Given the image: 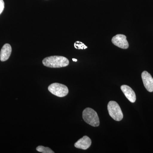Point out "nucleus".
<instances>
[{
  "mask_svg": "<svg viewBox=\"0 0 153 153\" xmlns=\"http://www.w3.org/2000/svg\"><path fill=\"white\" fill-rule=\"evenodd\" d=\"M44 66L50 68H61L69 64V61L66 57L61 56H52L46 57L42 61Z\"/></svg>",
  "mask_w": 153,
  "mask_h": 153,
  "instance_id": "f257e3e1",
  "label": "nucleus"
},
{
  "mask_svg": "<svg viewBox=\"0 0 153 153\" xmlns=\"http://www.w3.org/2000/svg\"><path fill=\"white\" fill-rule=\"evenodd\" d=\"M82 118L86 123L94 127L100 125V120L98 114L94 110L87 108L82 112Z\"/></svg>",
  "mask_w": 153,
  "mask_h": 153,
  "instance_id": "f03ea898",
  "label": "nucleus"
},
{
  "mask_svg": "<svg viewBox=\"0 0 153 153\" xmlns=\"http://www.w3.org/2000/svg\"><path fill=\"white\" fill-rule=\"evenodd\" d=\"M108 110L109 115L117 121H120L123 117L122 111L116 102L111 101L108 104Z\"/></svg>",
  "mask_w": 153,
  "mask_h": 153,
  "instance_id": "7ed1b4c3",
  "label": "nucleus"
},
{
  "mask_svg": "<svg viewBox=\"0 0 153 153\" xmlns=\"http://www.w3.org/2000/svg\"><path fill=\"white\" fill-rule=\"evenodd\" d=\"M48 90L58 97H64L68 94V89L66 85L59 83H53L49 85Z\"/></svg>",
  "mask_w": 153,
  "mask_h": 153,
  "instance_id": "20e7f679",
  "label": "nucleus"
},
{
  "mask_svg": "<svg viewBox=\"0 0 153 153\" xmlns=\"http://www.w3.org/2000/svg\"><path fill=\"white\" fill-rule=\"evenodd\" d=\"M112 43L115 46L123 49L128 48L129 44L126 39V36L123 34H117L113 37Z\"/></svg>",
  "mask_w": 153,
  "mask_h": 153,
  "instance_id": "39448f33",
  "label": "nucleus"
},
{
  "mask_svg": "<svg viewBox=\"0 0 153 153\" xmlns=\"http://www.w3.org/2000/svg\"><path fill=\"white\" fill-rule=\"evenodd\" d=\"M142 78L144 85L148 91H153V78L149 72L147 71H143L142 73Z\"/></svg>",
  "mask_w": 153,
  "mask_h": 153,
  "instance_id": "423d86ee",
  "label": "nucleus"
},
{
  "mask_svg": "<svg viewBox=\"0 0 153 153\" xmlns=\"http://www.w3.org/2000/svg\"><path fill=\"white\" fill-rule=\"evenodd\" d=\"M121 89L125 94L126 97L132 103L136 100V96L134 90L127 85H124L121 86Z\"/></svg>",
  "mask_w": 153,
  "mask_h": 153,
  "instance_id": "0eeeda50",
  "label": "nucleus"
},
{
  "mask_svg": "<svg viewBox=\"0 0 153 153\" xmlns=\"http://www.w3.org/2000/svg\"><path fill=\"white\" fill-rule=\"evenodd\" d=\"M91 144V140L89 137L84 136L74 144V146L77 149H87Z\"/></svg>",
  "mask_w": 153,
  "mask_h": 153,
  "instance_id": "6e6552de",
  "label": "nucleus"
},
{
  "mask_svg": "<svg viewBox=\"0 0 153 153\" xmlns=\"http://www.w3.org/2000/svg\"><path fill=\"white\" fill-rule=\"evenodd\" d=\"M12 52V47L10 45L6 44L3 46L0 52V60L1 61H5L8 60Z\"/></svg>",
  "mask_w": 153,
  "mask_h": 153,
  "instance_id": "1a4fd4ad",
  "label": "nucleus"
},
{
  "mask_svg": "<svg viewBox=\"0 0 153 153\" xmlns=\"http://www.w3.org/2000/svg\"><path fill=\"white\" fill-rule=\"evenodd\" d=\"M36 150L38 152L43 153H54L55 152H53L52 149L49 147L43 146H38L36 148Z\"/></svg>",
  "mask_w": 153,
  "mask_h": 153,
  "instance_id": "9d476101",
  "label": "nucleus"
},
{
  "mask_svg": "<svg viewBox=\"0 0 153 153\" xmlns=\"http://www.w3.org/2000/svg\"><path fill=\"white\" fill-rule=\"evenodd\" d=\"M74 47L77 49H85L87 48L83 43L79 41H76V43H74Z\"/></svg>",
  "mask_w": 153,
  "mask_h": 153,
  "instance_id": "9b49d317",
  "label": "nucleus"
},
{
  "mask_svg": "<svg viewBox=\"0 0 153 153\" xmlns=\"http://www.w3.org/2000/svg\"><path fill=\"white\" fill-rule=\"evenodd\" d=\"M4 8V3L3 0H0V15L2 13Z\"/></svg>",
  "mask_w": 153,
  "mask_h": 153,
  "instance_id": "f8f14e48",
  "label": "nucleus"
},
{
  "mask_svg": "<svg viewBox=\"0 0 153 153\" xmlns=\"http://www.w3.org/2000/svg\"><path fill=\"white\" fill-rule=\"evenodd\" d=\"M72 60H73V61H74V62H76V61H77V59H74V58H73Z\"/></svg>",
  "mask_w": 153,
  "mask_h": 153,
  "instance_id": "ddd939ff",
  "label": "nucleus"
}]
</instances>
